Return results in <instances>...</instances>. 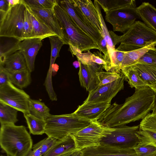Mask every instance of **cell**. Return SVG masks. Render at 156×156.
I'll return each instance as SVG.
<instances>
[{
	"label": "cell",
	"mask_w": 156,
	"mask_h": 156,
	"mask_svg": "<svg viewBox=\"0 0 156 156\" xmlns=\"http://www.w3.org/2000/svg\"><path fill=\"white\" fill-rule=\"evenodd\" d=\"M0 145L10 156H27L32 149L33 140L25 126L5 124L1 126Z\"/></svg>",
	"instance_id": "obj_3"
},
{
	"label": "cell",
	"mask_w": 156,
	"mask_h": 156,
	"mask_svg": "<svg viewBox=\"0 0 156 156\" xmlns=\"http://www.w3.org/2000/svg\"><path fill=\"white\" fill-rule=\"evenodd\" d=\"M42 41L36 38H30L20 41L19 51L23 55L27 69L31 73L34 70V63L36 56L42 45Z\"/></svg>",
	"instance_id": "obj_16"
},
{
	"label": "cell",
	"mask_w": 156,
	"mask_h": 156,
	"mask_svg": "<svg viewBox=\"0 0 156 156\" xmlns=\"http://www.w3.org/2000/svg\"><path fill=\"white\" fill-rule=\"evenodd\" d=\"M7 3L9 8L20 3L21 0H5Z\"/></svg>",
	"instance_id": "obj_44"
},
{
	"label": "cell",
	"mask_w": 156,
	"mask_h": 156,
	"mask_svg": "<svg viewBox=\"0 0 156 156\" xmlns=\"http://www.w3.org/2000/svg\"><path fill=\"white\" fill-rule=\"evenodd\" d=\"M25 6L22 0L6 11H0V37L24 40L23 21Z\"/></svg>",
	"instance_id": "obj_6"
},
{
	"label": "cell",
	"mask_w": 156,
	"mask_h": 156,
	"mask_svg": "<svg viewBox=\"0 0 156 156\" xmlns=\"http://www.w3.org/2000/svg\"><path fill=\"white\" fill-rule=\"evenodd\" d=\"M7 156H10V155H8V154H7Z\"/></svg>",
	"instance_id": "obj_51"
},
{
	"label": "cell",
	"mask_w": 156,
	"mask_h": 156,
	"mask_svg": "<svg viewBox=\"0 0 156 156\" xmlns=\"http://www.w3.org/2000/svg\"><path fill=\"white\" fill-rule=\"evenodd\" d=\"M18 111L14 108L0 101V122L1 125L14 124L18 120Z\"/></svg>",
	"instance_id": "obj_26"
},
{
	"label": "cell",
	"mask_w": 156,
	"mask_h": 156,
	"mask_svg": "<svg viewBox=\"0 0 156 156\" xmlns=\"http://www.w3.org/2000/svg\"><path fill=\"white\" fill-rule=\"evenodd\" d=\"M156 104V95L147 86L135 89L133 94L126 98L122 104L115 102L101 115L98 121L103 125L114 128L143 119Z\"/></svg>",
	"instance_id": "obj_1"
},
{
	"label": "cell",
	"mask_w": 156,
	"mask_h": 156,
	"mask_svg": "<svg viewBox=\"0 0 156 156\" xmlns=\"http://www.w3.org/2000/svg\"><path fill=\"white\" fill-rule=\"evenodd\" d=\"M94 4L97 11L101 23L103 32V34L101 36L103 37L105 39L107 44L108 52L110 58L111 63V56L116 49L115 48V46L113 44L110 36L109 31L108 30L103 19L100 8V7L96 0L94 1Z\"/></svg>",
	"instance_id": "obj_32"
},
{
	"label": "cell",
	"mask_w": 156,
	"mask_h": 156,
	"mask_svg": "<svg viewBox=\"0 0 156 156\" xmlns=\"http://www.w3.org/2000/svg\"><path fill=\"white\" fill-rule=\"evenodd\" d=\"M155 156H156V155Z\"/></svg>",
	"instance_id": "obj_52"
},
{
	"label": "cell",
	"mask_w": 156,
	"mask_h": 156,
	"mask_svg": "<svg viewBox=\"0 0 156 156\" xmlns=\"http://www.w3.org/2000/svg\"><path fill=\"white\" fill-rule=\"evenodd\" d=\"M109 32L115 46L120 43L117 50L132 51L156 43V31L139 21H136L122 35L118 36L112 30Z\"/></svg>",
	"instance_id": "obj_2"
},
{
	"label": "cell",
	"mask_w": 156,
	"mask_h": 156,
	"mask_svg": "<svg viewBox=\"0 0 156 156\" xmlns=\"http://www.w3.org/2000/svg\"><path fill=\"white\" fill-rule=\"evenodd\" d=\"M30 98L24 90L16 87L10 81L0 86V101L23 114L30 113L28 102Z\"/></svg>",
	"instance_id": "obj_9"
},
{
	"label": "cell",
	"mask_w": 156,
	"mask_h": 156,
	"mask_svg": "<svg viewBox=\"0 0 156 156\" xmlns=\"http://www.w3.org/2000/svg\"><path fill=\"white\" fill-rule=\"evenodd\" d=\"M156 43L140 49L125 52L123 60L121 66L122 68L131 65L137 61L149 49L155 48Z\"/></svg>",
	"instance_id": "obj_30"
},
{
	"label": "cell",
	"mask_w": 156,
	"mask_h": 156,
	"mask_svg": "<svg viewBox=\"0 0 156 156\" xmlns=\"http://www.w3.org/2000/svg\"><path fill=\"white\" fill-rule=\"evenodd\" d=\"M114 130V128L105 126L94 120L86 127L70 135L74 141L76 149L81 151L100 145L101 139Z\"/></svg>",
	"instance_id": "obj_7"
},
{
	"label": "cell",
	"mask_w": 156,
	"mask_h": 156,
	"mask_svg": "<svg viewBox=\"0 0 156 156\" xmlns=\"http://www.w3.org/2000/svg\"><path fill=\"white\" fill-rule=\"evenodd\" d=\"M79 61L80 66L78 74L81 86L89 92L95 90L99 87L96 73L102 70V65L94 63L91 65H86Z\"/></svg>",
	"instance_id": "obj_14"
},
{
	"label": "cell",
	"mask_w": 156,
	"mask_h": 156,
	"mask_svg": "<svg viewBox=\"0 0 156 156\" xmlns=\"http://www.w3.org/2000/svg\"><path fill=\"white\" fill-rule=\"evenodd\" d=\"M81 151L83 156H136L134 148L121 149L101 145Z\"/></svg>",
	"instance_id": "obj_17"
},
{
	"label": "cell",
	"mask_w": 156,
	"mask_h": 156,
	"mask_svg": "<svg viewBox=\"0 0 156 156\" xmlns=\"http://www.w3.org/2000/svg\"><path fill=\"white\" fill-rule=\"evenodd\" d=\"M57 140L48 137L38 142L34 146L39 147L42 156L47 153L55 144Z\"/></svg>",
	"instance_id": "obj_40"
},
{
	"label": "cell",
	"mask_w": 156,
	"mask_h": 156,
	"mask_svg": "<svg viewBox=\"0 0 156 156\" xmlns=\"http://www.w3.org/2000/svg\"><path fill=\"white\" fill-rule=\"evenodd\" d=\"M27 6L44 9H53L59 0H22Z\"/></svg>",
	"instance_id": "obj_35"
},
{
	"label": "cell",
	"mask_w": 156,
	"mask_h": 156,
	"mask_svg": "<svg viewBox=\"0 0 156 156\" xmlns=\"http://www.w3.org/2000/svg\"><path fill=\"white\" fill-rule=\"evenodd\" d=\"M78 151L79 150L75 149L60 156H74Z\"/></svg>",
	"instance_id": "obj_45"
},
{
	"label": "cell",
	"mask_w": 156,
	"mask_h": 156,
	"mask_svg": "<svg viewBox=\"0 0 156 156\" xmlns=\"http://www.w3.org/2000/svg\"><path fill=\"white\" fill-rule=\"evenodd\" d=\"M100 7L106 12L126 6H136L133 0H96Z\"/></svg>",
	"instance_id": "obj_31"
},
{
	"label": "cell",
	"mask_w": 156,
	"mask_h": 156,
	"mask_svg": "<svg viewBox=\"0 0 156 156\" xmlns=\"http://www.w3.org/2000/svg\"><path fill=\"white\" fill-rule=\"evenodd\" d=\"M2 65L10 73L27 68L25 58L20 51L8 56Z\"/></svg>",
	"instance_id": "obj_23"
},
{
	"label": "cell",
	"mask_w": 156,
	"mask_h": 156,
	"mask_svg": "<svg viewBox=\"0 0 156 156\" xmlns=\"http://www.w3.org/2000/svg\"><path fill=\"white\" fill-rule=\"evenodd\" d=\"M121 72L127 80L130 87L135 89H139L147 86L143 80L136 70L132 66L124 67L121 69Z\"/></svg>",
	"instance_id": "obj_25"
},
{
	"label": "cell",
	"mask_w": 156,
	"mask_h": 156,
	"mask_svg": "<svg viewBox=\"0 0 156 156\" xmlns=\"http://www.w3.org/2000/svg\"><path fill=\"white\" fill-rule=\"evenodd\" d=\"M27 9L30 14L32 24L33 30L31 38H39L42 40L46 38H49L51 36H58L47 26L39 20L33 13Z\"/></svg>",
	"instance_id": "obj_21"
},
{
	"label": "cell",
	"mask_w": 156,
	"mask_h": 156,
	"mask_svg": "<svg viewBox=\"0 0 156 156\" xmlns=\"http://www.w3.org/2000/svg\"><path fill=\"white\" fill-rule=\"evenodd\" d=\"M131 66L136 70L141 79L147 86L153 85L156 83V67L140 62Z\"/></svg>",
	"instance_id": "obj_24"
},
{
	"label": "cell",
	"mask_w": 156,
	"mask_h": 156,
	"mask_svg": "<svg viewBox=\"0 0 156 156\" xmlns=\"http://www.w3.org/2000/svg\"><path fill=\"white\" fill-rule=\"evenodd\" d=\"M105 20L112 26L114 31L124 33L126 31L140 18L136 8L126 6L108 11Z\"/></svg>",
	"instance_id": "obj_10"
},
{
	"label": "cell",
	"mask_w": 156,
	"mask_h": 156,
	"mask_svg": "<svg viewBox=\"0 0 156 156\" xmlns=\"http://www.w3.org/2000/svg\"><path fill=\"white\" fill-rule=\"evenodd\" d=\"M9 8L8 5L5 0H1L0 1V11H5Z\"/></svg>",
	"instance_id": "obj_43"
},
{
	"label": "cell",
	"mask_w": 156,
	"mask_h": 156,
	"mask_svg": "<svg viewBox=\"0 0 156 156\" xmlns=\"http://www.w3.org/2000/svg\"><path fill=\"white\" fill-rule=\"evenodd\" d=\"M32 149L27 156H42L39 147L33 146Z\"/></svg>",
	"instance_id": "obj_42"
},
{
	"label": "cell",
	"mask_w": 156,
	"mask_h": 156,
	"mask_svg": "<svg viewBox=\"0 0 156 156\" xmlns=\"http://www.w3.org/2000/svg\"><path fill=\"white\" fill-rule=\"evenodd\" d=\"M23 30L24 40L31 38L33 30L32 24L29 11L26 6L24 12Z\"/></svg>",
	"instance_id": "obj_38"
},
{
	"label": "cell",
	"mask_w": 156,
	"mask_h": 156,
	"mask_svg": "<svg viewBox=\"0 0 156 156\" xmlns=\"http://www.w3.org/2000/svg\"><path fill=\"white\" fill-rule=\"evenodd\" d=\"M30 133L34 135H42L45 133V120L30 113L23 114Z\"/></svg>",
	"instance_id": "obj_28"
},
{
	"label": "cell",
	"mask_w": 156,
	"mask_h": 156,
	"mask_svg": "<svg viewBox=\"0 0 156 156\" xmlns=\"http://www.w3.org/2000/svg\"><path fill=\"white\" fill-rule=\"evenodd\" d=\"M74 3L102 36L103 32L96 9L90 0H73Z\"/></svg>",
	"instance_id": "obj_19"
},
{
	"label": "cell",
	"mask_w": 156,
	"mask_h": 156,
	"mask_svg": "<svg viewBox=\"0 0 156 156\" xmlns=\"http://www.w3.org/2000/svg\"><path fill=\"white\" fill-rule=\"evenodd\" d=\"M74 156H83V153L81 151H79Z\"/></svg>",
	"instance_id": "obj_49"
},
{
	"label": "cell",
	"mask_w": 156,
	"mask_h": 156,
	"mask_svg": "<svg viewBox=\"0 0 156 156\" xmlns=\"http://www.w3.org/2000/svg\"><path fill=\"white\" fill-rule=\"evenodd\" d=\"M137 62L144 63L156 67V48L149 49L136 63Z\"/></svg>",
	"instance_id": "obj_39"
},
{
	"label": "cell",
	"mask_w": 156,
	"mask_h": 156,
	"mask_svg": "<svg viewBox=\"0 0 156 156\" xmlns=\"http://www.w3.org/2000/svg\"><path fill=\"white\" fill-rule=\"evenodd\" d=\"M73 66L76 68H77L80 67V63L79 60L76 61L74 62L73 63Z\"/></svg>",
	"instance_id": "obj_47"
},
{
	"label": "cell",
	"mask_w": 156,
	"mask_h": 156,
	"mask_svg": "<svg viewBox=\"0 0 156 156\" xmlns=\"http://www.w3.org/2000/svg\"><path fill=\"white\" fill-rule=\"evenodd\" d=\"M28 107L30 113L45 120L51 115L49 108L44 103L39 100L30 98L29 101Z\"/></svg>",
	"instance_id": "obj_29"
},
{
	"label": "cell",
	"mask_w": 156,
	"mask_h": 156,
	"mask_svg": "<svg viewBox=\"0 0 156 156\" xmlns=\"http://www.w3.org/2000/svg\"><path fill=\"white\" fill-rule=\"evenodd\" d=\"M114 128V131L101 139L100 145L125 149L134 148L139 143L136 133L139 130V125H125Z\"/></svg>",
	"instance_id": "obj_8"
},
{
	"label": "cell",
	"mask_w": 156,
	"mask_h": 156,
	"mask_svg": "<svg viewBox=\"0 0 156 156\" xmlns=\"http://www.w3.org/2000/svg\"><path fill=\"white\" fill-rule=\"evenodd\" d=\"M45 121L44 133L48 137L61 140L86 127L92 121L79 117L73 112L51 115Z\"/></svg>",
	"instance_id": "obj_5"
},
{
	"label": "cell",
	"mask_w": 156,
	"mask_h": 156,
	"mask_svg": "<svg viewBox=\"0 0 156 156\" xmlns=\"http://www.w3.org/2000/svg\"><path fill=\"white\" fill-rule=\"evenodd\" d=\"M153 90L156 95V83L152 85L148 86Z\"/></svg>",
	"instance_id": "obj_48"
},
{
	"label": "cell",
	"mask_w": 156,
	"mask_h": 156,
	"mask_svg": "<svg viewBox=\"0 0 156 156\" xmlns=\"http://www.w3.org/2000/svg\"><path fill=\"white\" fill-rule=\"evenodd\" d=\"M125 52L116 49L113 52L111 56L110 65L108 72L118 73L121 72V66Z\"/></svg>",
	"instance_id": "obj_34"
},
{
	"label": "cell",
	"mask_w": 156,
	"mask_h": 156,
	"mask_svg": "<svg viewBox=\"0 0 156 156\" xmlns=\"http://www.w3.org/2000/svg\"><path fill=\"white\" fill-rule=\"evenodd\" d=\"M153 111L156 112V104L155 108H154V110Z\"/></svg>",
	"instance_id": "obj_50"
},
{
	"label": "cell",
	"mask_w": 156,
	"mask_h": 156,
	"mask_svg": "<svg viewBox=\"0 0 156 156\" xmlns=\"http://www.w3.org/2000/svg\"><path fill=\"white\" fill-rule=\"evenodd\" d=\"M136 156H155L156 147L149 144L139 142L134 147Z\"/></svg>",
	"instance_id": "obj_37"
},
{
	"label": "cell",
	"mask_w": 156,
	"mask_h": 156,
	"mask_svg": "<svg viewBox=\"0 0 156 156\" xmlns=\"http://www.w3.org/2000/svg\"><path fill=\"white\" fill-rule=\"evenodd\" d=\"M10 82L19 88L27 87L31 83V72L27 68L16 72L10 73Z\"/></svg>",
	"instance_id": "obj_27"
},
{
	"label": "cell",
	"mask_w": 156,
	"mask_h": 156,
	"mask_svg": "<svg viewBox=\"0 0 156 156\" xmlns=\"http://www.w3.org/2000/svg\"><path fill=\"white\" fill-rule=\"evenodd\" d=\"M25 5L39 20L62 39L65 44H67L63 29L55 15L54 9H41Z\"/></svg>",
	"instance_id": "obj_13"
},
{
	"label": "cell",
	"mask_w": 156,
	"mask_h": 156,
	"mask_svg": "<svg viewBox=\"0 0 156 156\" xmlns=\"http://www.w3.org/2000/svg\"><path fill=\"white\" fill-rule=\"evenodd\" d=\"M59 69L58 66L56 64H53L51 67V70L52 73H56Z\"/></svg>",
	"instance_id": "obj_46"
},
{
	"label": "cell",
	"mask_w": 156,
	"mask_h": 156,
	"mask_svg": "<svg viewBox=\"0 0 156 156\" xmlns=\"http://www.w3.org/2000/svg\"><path fill=\"white\" fill-rule=\"evenodd\" d=\"M10 73L2 65H0V86L10 81Z\"/></svg>",
	"instance_id": "obj_41"
},
{
	"label": "cell",
	"mask_w": 156,
	"mask_h": 156,
	"mask_svg": "<svg viewBox=\"0 0 156 156\" xmlns=\"http://www.w3.org/2000/svg\"><path fill=\"white\" fill-rule=\"evenodd\" d=\"M58 3L77 25L92 38L98 45L102 37L101 34L87 19L73 0L59 1Z\"/></svg>",
	"instance_id": "obj_11"
},
{
	"label": "cell",
	"mask_w": 156,
	"mask_h": 156,
	"mask_svg": "<svg viewBox=\"0 0 156 156\" xmlns=\"http://www.w3.org/2000/svg\"><path fill=\"white\" fill-rule=\"evenodd\" d=\"M136 9L146 25L156 31V9L149 3L143 2Z\"/></svg>",
	"instance_id": "obj_20"
},
{
	"label": "cell",
	"mask_w": 156,
	"mask_h": 156,
	"mask_svg": "<svg viewBox=\"0 0 156 156\" xmlns=\"http://www.w3.org/2000/svg\"><path fill=\"white\" fill-rule=\"evenodd\" d=\"M76 149L74 141L70 135L57 140L50 149L43 156H60Z\"/></svg>",
	"instance_id": "obj_22"
},
{
	"label": "cell",
	"mask_w": 156,
	"mask_h": 156,
	"mask_svg": "<svg viewBox=\"0 0 156 156\" xmlns=\"http://www.w3.org/2000/svg\"><path fill=\"white\" fill-rule=\"evenodd\" d=\"M122 72L119 73L104 72L102 70L96 73L99 81V86L112 83L121 77Z\"/></svg>",
	"instance_id": "obj_36"
},
{
	"label": "cell",
	"mask_w": 156,
	"mask_h": 156,
	"mask_svg": "<svg viewBox=\"0 0 156 156\" xmlns=\"http://www.w3.org/2000/svg\"><path fill=\"white\" fill-rule=\"evenodd\" d=\"M54 11L63 29L67 44L74 47L81 52L94 49L100 51L97 43L77 25L58 2Z\"/></svg>",
	"instance_id": "obj_4"
},
{
	"label": "cell",
	"mask_w": 156,
	"mask_h": 156,
	"mask_svg": "<svg viewBox=\"0 0 156 156\" xmlns=\"http://www.w3.org/2000/svg\"><path fill=\"white\" fill-rule=\"evenodd\" d=\"M139 125L136 133L139 142L156 147V112L149 113Z\"/></svg>",
	"instance_id": "obj_15"
},
{
	"label": "cell",
	"mask_w": 156,
	"mask_h": 156,
	"mask_svg": "<svg viewBox=\"0 0 156 156\" xmlns=\"http://www.w3.org/2000/svg\"><path fill=\"white\" fill-rule=\"evenodd\" d=\"M20 41H9L0 44V65H3L5 58L8 56L19 51Z\"/></svg>",
	"instance_id": "obj_33"
},
{
	"label": "cell",
	"mask_w": 156,
	"mask_h": 156,
	"mask_svg": "<svg viewBox=\"0 0 156 156\" xmlns=\"http://www.w3.org/2000/svg\"><path fill=\"white\" fill-rule=\"evenodd\" d=\"M125 77L122 72L120 78L115 81L100 86L89 93L84 103H96L101 102H111L112 98L124 88Z\"/></svg>",
	"instance_id": "obj_12"
},
{
	"label": "cell",
	"mask_w": 156,
	"mask_h": 156,
	"mask_svg": "<svg viewBox=\"0 0 156 156\" xmlns=\"http://www.w3.org/2000/svg\"><path fill=\"white\" fill-rule=\"evenodd\" d=\"M111 105L108 102L83 103L73 113L79 117L91 121L98 120Z\"/></svg>",
	"instance_id": "obj_18"
}]
</instances>
